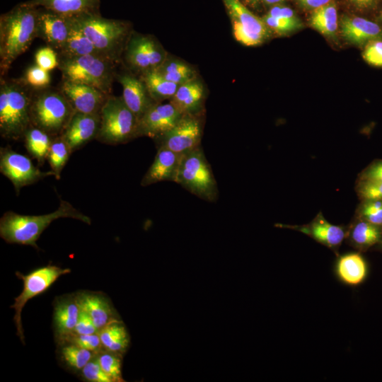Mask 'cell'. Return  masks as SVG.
<instances>
[{"label": "cell", "instance_id": "1", "mask_svg": "<svg viewBox=\"0 0 382 382\" xmlns=\"http://www.w3.org/2000/svg\"><path fill=\"white\" fill-rule=\"evenodd\" d=\"M38 7L28 1L0 16V72L4 76L13 62L37 37Z\"/></svg>", "mask_w": 382, "mask_h": 382}, {"label": "cell", "instance_id": "2", "mask_svg": "<svg viewBox=\"0 0 382 382\" xmlns=\"http://www.w3.org/2000/svg\"><path fill=\"white\" fill-rule=\"evenodd\" d=\"M72 218L88 225L89 216L79 212L69 202L60 199L57 210L42 215H23L8 211L0 219V236L8 243L30 245L39 249L36 242L42 232L54 220Z\"/></svg>", "mask_w": 382, "mask_h": 382}, {"label": "cell", "instance_id": "3", "mask_svg": "<svg viewBox=\"0 0 382 382\" xmlns=\"http://www.w3.org/2000/svg\"><path fill=\"white\" fill-rule=\"evenodd\" d=\"M33 88L23 77L0 78V134L8 140L23 139L31 125L30 108Z\"/></svg>", "mask_w": 382, "mask_h": 382}, {"label": "cell", "instance_id": "4", "mask_svg": "<svg viewBox=\"0 0 382 382\" xmlns=\"http://www.w3.org/2000/svg\"><path fill=\"white\" fill-rule=\"evenodd\" d=\"M75 23L106 57L118 64L133 31L128 21L103 18L100 13L73 17Z\"/></svg>", "mask_w": 382, "mask_h": 382}, {"label": "cell", "instance_id": "5", "mask_svg": "<svg viewBox=\"0 0 382 382\" xmlns=\"http://www.w3.org/2000/svg\"><path fill=\"white\" fill-rule=\"evenodd\" d=\"M117 63L102 56L58 57V69L64 81L84 84L111 95Z\"/></svg>", "mask_w": 382, "mask_h": 382}, {"label": "cell", "instance_id": "6", "mask_svg": "<svg viewBox=\"0 0 382 382\" xmlns=\"http://www.w3.org/2000/svg\"><path fill=\"white\" fill-rule=\"evenodd\" d=\"M74 112L59 88H33L30 108L32 125L52 137L59 136Z\"/></svg>", "mask_w": 382, "mask_h": 382}, {"label": "cell", "instance_id": "7", "mask_svg": "<svg viewBox=\"0 0 382 382\" xmlns=\"http://www.w3.org/2000/svg\"><path fill=\"white\" fill-rule=\"evenodd\" d=\"M100 115L97 141L108 145H118L138 137L139 120L122 96L110 95Z\"/></svg>", "mask_w": 382, "mask_h": 382}, {"label": "cell", "instance_id": "8", "mask_svg": "<svg viewBox=\"0 0 382 382\" xmlns=\"http://www.w3.org/2000/svg\"><path fill=\"white\" fill-rule=\"evenodd\" d=\"M175 183L206 201L218 198L217 184L201 146L182 154Z\"/></svg>", "mask_w": 382, "mask_h": 382}, {"label": "cell", "instance_id": "9", "mask_svg": "<svg viewBox=\"0 0 382 382\" xmlns=\"http://www.w3.org/2000/svg\"><path fill=\"white\" fill-rule=\"evenodd\" d=\"M168 55L155 36L133 30L124 48L121 63L133 74L141 76L156 71Z\"/></svg>", "mask_w": 382, "mask_h": 382}, {"label": "cell", "instance_id": "10", "mask_svg": "<svg viewBox=\"0 0 382 382\" xmlns=\"http://www.w3.org/2000/svg\"><path fill=\"white\" fill-rule=\"evenodd\" d=\"M71 270L62 269L57 265H47L37 268L27 274L16 272V276L23 280L22 292L14 299L10 308H13V321L17 329V335L25 345V337L21 323V312L26 303L31 299L45 292L62 275L69 274Z\"/></svg>", "mask_w": 382, "mask_h": 382}, {"label": "cell", "instance_id": "11", "mask_svg": "<svg viewBox=\"0 0 382 382\" xmlns=\"http://www.w3.org/2000/svg\"><path fill=\"white\" fill-rule=\"evenodd\" d=\"M231 18L235 39L246 46H257L271 36L262 18L253 14L240 0H223Z\"/></svg>", "mask_w": 382, "mask_h": 382}, {"label": "cell", "instance_id": "12", "mask_svg": "<svg viewBox=\"0 0 382 382\" xmlns=\"http://www.w3.org/2000/svg\"><path fill=\"white\" fill-rule=\"evenodd\" d=\"M204 112L184 114L169 131L154 139L157 149L165 148L180 154L190 152L201 146Z\"/></svg>", "mask_w": 382, "mask_h": 382}, {"label": "cell", "instance_id": "13", "mask_svg": "<svg viewBox=\"0 0 382 382\" xmlns=\"http://www.w3.org/2000/svg\"><path fill=\"white\" fill-rule=\"evenodd\" d=\"M0 172L11 181L17 194L22 187L54 175L51 170H40L28 157L8 146L0 148Z\"/></svg>", "mask_w": 382, "mask_h": 382}, {"label": "cell", "instance_id": "14", "mask_svg": "<svg viewBox=\"0 0 382 382\" xmlns=\"http://www.w3.org/2000/svg\"><path fill=\"white\" fill-rule=\"evenodd\" d=\"M278 227L292 229L302 233L316 242L330 249L337 257L339 249L345 241L347 226L330 223L321 212L308 224L302 225L276 224Z\"/></svg>", "mask_w": 382, "mask_h": 382}, {"label": "cell", "instance_id": "15", "mask_svg": "<svg viewBox=\"0 0 382 382\" xmlns=\"http://www.w3.org/2000/svg\"><path fill=\"white\" fill-rule=\"evenodd\" d=\"M184 115L170 101L154 104L139 120L138 137L153 139L172 129Z\"/></svg>", "mask_w": 382, "mask_h": 382}, {"label": "cell", "instance_id": "16", "mask_svg": "<svg viewBox=\"0 0 382 382\" xmlns=\"http://www.w3.org/2000/svg\"><path fill=\"white\" fill-rule=\"evenodd\" d=\"M122 87V98L128 108L137 116L139 121L156 103L141 79L125 66L117 71L115 76Z\"/></svg>", "mask_w": 382, "mask_h": 382}, {"label": "cell", "instance_id": "17", "mask_svg": "<svg viewBox=\"0 0 382 382\" xmlns=\"http://www.w3.org/2000/svg\"><path fill=\"white\" fill-rule=\"evenodd\" d=\"M72 24V18L38 7L37 37L58 53L64 45Z\"/></svg>", "mask_w": 382, "mask_h": 382}, {"label": "cell", "instance_id": "18", "mask_svg": "<svg viewBox=\"0 0 382 382\" xmlns=\"http://www.w3.org/2000/svg\"><path fill=\"white\" fill-rule=\"evenodd\" d=\"M100 122V113L87 114L75 112L60 136L73 153L91 140L96 139Z\"/></svg>", "mask_w": 382, "mask_h": 382}, {"label": "cell", "instance_id": "19", "mask_svg": "<svg viewBox=\"0 0 382 382\" xmlns=\"http://www.w3.org/2000/svg\"><path fill=\"white\" fill-rule=\"evenodd\" d=\"M59 88L75 112L82 113H100L110 96L89 86L64 81Z\"/></svg>", "mask_w": 382, "mask_h": 382}, {"label": "cell", "instance_id": "20", "mask_svg": "<svg viewBox=\"0 0 382 382\" xmlns=\"http://www.w3.org/2000/svg\"><path fill=\"white\" fill-rule=\"evenodd\" d=\"M75 295L81 310L91 317L98 331L112 322L121 320L111 300L105 294L79 291Z\"/></svg>", "mask_w": 382, "mask_h": 382}, {"label": "cell", "instance_id": "21", "mask_svg": "<svg viewBox=\"0 0 382 382\" xmlns=\"http://www.w3.org/2000/svg\"><path fill=\"white\" fill-rule=\"evenodd\" d=\"M53 305V330L59 345L74 332L81 308L75 294L57 296Z\"/></svg>", "mask_w": 382, "mask_h": 382}, {"label": "cell", "instance_id": "22", "mask_svg": "<svg viewBox=\"0 0 382 382\" xmlns=\"http://www.w3.org/2000/svg\"><path fill=\"white\" fill-rule=\"evenodd\" d=\"M382 238V226L354 216L347 225L345 241L359 253L372 250Z\"/></svg>", "mask_w": 382, "mask_h": 382}, {"label": "cell", "instance_id": "23", "mask_svg": "<svg viewBox=\"0 0 382 382\" xmlns=\"http://www.w3.org/2000/svg\"><path fill=\"white\" fill-rule=\"evenodd\" d=\"M157 149L152 164L141 179L143 187L161 181L175 180L182 154L165 148Z\"/></svg>", "mask_w": 382, "mask_h": 382}, {"label": "cell", "instance_id": "24", "mask_svg": "<svg viewBox=\"0 0 382 382\" xmlns=\"http://www.w3.org/2000/svg\"><path fill=\"white\" fill-rule=\"evenodd\" d=\"M340 32L346 40L356 45L382 39V27L379 24L358 16H343Z\"/></svg>", "mask_w": 382, "mask_h": 382}, {"label": "cell", "instance_id": "25", "mask_svg": "<svg viewBox=\"0 0 382 382\" xmlns=\"http://www.w3.org/2000/svg\"><path fill=\"white\" fill-rule=\"evenodd\" d=\"M204 87L197 78L180 85L169 101L184 114H200L204 112Z\"/></svg>", "mask_w": 382, "mask_h": 382}, {"label": "cell", "instance_id": "26", "mask_svg": "<svg viewBox=\"0 0 382 382\" xmlns=\"http://www.w3.org/2000/svg\"><path fill=\"white\" fill-rule=\"evenodd\" d=\"M361 253L354 252L337 256L335 271L342 283L355 286L366 278L368 265Z\"/></svg>", "mask_w": 382, "mask_h": 382}, {"label": "cell", "instance_id": "27", "mask_svg": "<svg viewBox=\"0 0 382 382\" xmlns=\"http://www.w3.org/2000/svg\"><path fill=\"white\" fill-rule=\"evenodd\" d=\"M31 4L66 17L100 13V0H29Z\"/></svg>", "mask_w": 382, "mask_h": 382}, {"label": "cell", "instance_id": "28", "mask_svg": "<svg viewBox=\"0 0 382 382\" xmlns=\"http://www.w3.org/2000/svg\"><path fill=\"white\" fill-rule=\"evenodd\" d=\"M83 55H96L106 57L96 47L72 18V24L69 36L64 45L57 53V56L72 57Z\"/></svg>", "mask_w": 382, "mask_h": 382}, {"label": "cell", "instance_id": "29", "mask_svg": "<svg viewBox=\"0 0 382 382\" xmlns=\"http://www.w3.org/2000/svg\"><path fill=\"white\" fill-rule=\"evenodd\" d=\"M98 335L103 349L121 356L128 349L130 337L122 320L105 325L98 331Z\"/></svg>", "mask_w": 382, "mask_h": 382}, {"label": "cell", "instance_id": "30", "mask_svg": "<svg viewBox=\"0 0 382 382\" xmlns=\"http://www.w3.org/2000/svg\"><path fill=\"white\" fill-rule=\"evenodd\" d=\"M156 71L178 86L198 78L197 72L192 66L169 54Z\"/></svg>", "mask_w": 382, "mask_h": 382}, {"label": "cell", "instance_id": "31", "mask_svg": "<svg viewBox=\"0 0 382 382\" xmlns=\"http://www.w3.org/2000/svg\"><path fill=\"white\" fill-rule=\"evenodd\" d=\"M310 25L322 35L334 37L337 30V7L333 2L312 11Z\"/></svg>", "mask_w": 382, "mask_h": 382}, {"label": "cell", "instance_id": "32", "mask_svg": "<svg viewBox=\"0 0 382 382\" xmlns=\"http://www.w3.org/2000/svg\"><path fill=\"white\" fill-rule=\"evenodd\" d=\"M53 137L32 125L24 135L25 149L40 165L44 164L47 159Z\"/></svg>", "mask_w": 382, "mask_h": 382}, {"label": "cell", "instance_id": "33", "mask_svg": "<svg viewBox=\"0 0 382 382\" xmlns=\"http://www.w3.org/2000/svg\"><path fill=\"white\" fill-rule=\"evenodd\" d=\"M58 347L60 361L64 366L75 372H80L97 354L69 342L59 344Z\"/></svg>", "mask_w": 382, "mask_h": 382}, {"label": "cell", "instance_id": "34", "mask_svg": "<svg viewBox=\"0 0 382 382\" xmlns=\"http://www.w3.org/2000/svg\"><path fill=\"white\" fill-rule=\"evenodd\" d=\"M144 81L151 98L156 103L165 100H170L174 96L178 85L160 75L156 71L149 72L141 76Z\"/></svg>", "mask_w": 382, "mask_h": 382}, {"label": "cell", "instance_id": "35", "mask_svg": "<svg viewBox=\"0 0 382 382\" xmlns=\"http://www.w3.org/2000/svg\"><path fill=\"white\" fill-rule=\"evenodd\" d=\"M71 152L62 137H54L51 143L47 161L54 176L59 180L61 173L66 164Z\"/></svg>", "mask_w": 382, "mask_h": 382}, {"label": "cell", "instance_id": "36", "mask_svg": "<svg viewBox=\"0 0 382 382\" xmlns=\"http://www.w3.org/2000/svg\"><path fill=\"white\" fill-rule=\"evenodd\" d=\"M98 363L112 382L124 381L122 374V356L105 349L96 354Z\"/></svg>", "mask_w": 382, "mask_h": 382}, {"label": "cell", "instance_id": "37", "mask_svg": "<svg viewBox=\"0 0 382 382\" xmlns=\"http://www.w3.org/2000/svg\"><path fill=\"white\" fill-rule=\"evenodd\" d=\"M354 216L382 226V200H361L356 208Z\"/></svg>", "mask_w": 382, "mask_h": 382}, {"label": "cell", "instance_id": "38", "mask_svg": "<svg viewBox=\"0 0 382 382\" xmlns=\"http://www.w3.org/2000/svg\"><path fill=\"white\" fill-rule=\"evenodd\" d=\"M355 192L361 200H382V180H357Z\"/></svg>", "mask_w": 382, "mask_h": 382}, {"label": "cell", "instance_id": "39", "mask_svg": "<svg viewBox=\"0 0 382 382\" xmlns=\"http://www.w3.org/2000/svg\"><path fill=\"white\" fill-rule=\"evenodd\" d=\"M64 342L74 344L96 354L103 349L98 332L93 334L82 335L72 333L66 337L62 343Z\"/></svg>", "mask_w": 382, "mask_h": 382}, {"label": "cell", "instance_id": "40", "mask_svg": "<svg viewBox=\"0 0 382 382\" xmlns=\"http://www.w3.org/2000/svg\"><path fill=\"white\" fill-rule=\"evenodd\" d=\"M23 78L33 88H42L49 86L51 80L49 71L37 64L29 66Z\"/></svg>", "mask_w": 382, "mask_h": 382}, {"label": "cell", "instance_id": "41", "mask_svg": "<svg viewBox=\"0 0 382 382\" xmlns=\"http://www.w3.org/2000/svg\"><path fill=\"white\" fill-rule=\"evenodd\" d=\"M81 378L88 382H112L98 363L96 356L80 371Z\"/></svg>", "mask_w": 382, "mask_h": 382}, {"label": "cell", "instance_id": "42", "mask_svg": "<svg viewBox=\"0 0 382 382\" xmlns=\"http://www.w3.org/2000/svg\"><path fill=\"white\" fill-rule=\"evenodd\" d=\"M35 59L37 65L48 71L58 66L57 53L48 46L40 48L35 53Z\"/></svg>", "mask_w": 382, "mask_h": 382}, {"label": "cell", "instance_id": "43", "mask_svg": "<svg viewBox=\"0 0 382 382\" xmlns=\"http://www.w3.org/2000/svg\"><path fill=\"white\" fill-rule=\"evenodd\" d=\"M364 60L371 65L382 66V39L368 42L362 53Z\"/></svg>", "mask_w": 382, "mask_h": 382}, {"label": "cell", "instance_id": "44", "mask_svg": "<svg viewBox=\"0 0 382 382\" xmlns=\"http://www.w3.org/2000/svg\"><path fill=\"white\" fill-rule=\"evenodd\" d=\"M262 19L272 32L279 35H285L301 28L292 23L270 16L267 13Z\"/></svg>", "mask_w": 382, "mask_h": 382}, {"label": "cell", "instance_id": "45", "mask_svg": "<svg viewBox=\"0 0 382 382\" xmlns=\"http://www.w3.org/2000/svg\"><path fill=\"white\" fill-rule=\"evenodd\" d=\"M268 15L279 18L290 23H292L299 27L302 26V23L297 18L291 8L282 5H274L268 11Z\"/></svg>", "mask_w": 382, "mask_h": 382}, {"label": "cell", "instance_id": "46", "mask_svg": "<svg viewBox=\"0 0 382 382\" xmlns=\"http://www.w3.org/2000/svg\"><path fill=\"white\" fill-rule=\"evenodd\" d=\"M357 180H382V159H375L364 168Z\"/></svg>", "mask_w": 382, "mask_h": 382}, {"label": "cell", "instance_id": "47", "mask_svg": "<svg viewBox=\"0 0 382 382\" xmlns=\"http://www.w3.org/2000/svg\"><path fill=\"white\" fill-rule=\"evenodd\" d=\"M98 332V330L91 317L86 313L81 310L79 317L73 333L82 335L93 334Z\"/></svg>", "mask_w": 382, "mask_h": 382}, {"label": "cell", "instance_id": "48", "mask_svg": "<svg viewBox=\"0 0 382 382\" xmlns=\"http://www.w3.org/2000/svg\"><path fill=\"white\" fill-rule=\"evenodd\" d=\"M379 0H349L350 3L359 11H369L376 8Z\"/></svg>", "mask_w": 382, "mask_h": 382}, {"label": "cell", "instance_id": "49", "mask_svg": "<svg viewBox=\"0 0 382 382\" xmlns=\"http://www.w3.org/2000/svg\"><path fill=\"white\" fill-rule=\"evenodd\" d=\"M297 2L306 9L312 11L331 2V0H296Z\"/></svg>", "mask_w": 382, "mask_h": 382}, {"label": "cell", "instance_id": "50", "mask_svg": "<svg viewBox=\"0 0 382 382\" xmlns=\"http://www.w3.org/2000/svg\"><path fill=\"white\" fill-rule=\"evenodd\" d=\"M263 3L267 5H277L284 0H261Z\"/></svg>", "mask_w": 382, "mask_h": 382}, {"label": "cell", "instance_id": "51", "mask_svg": "<svg viewBox=\"0 0 382 382\" xmlns=\"http://www.w3.org/2000/svg\"><path fill=\"white\" fill-rule=\"evenodd\" d=\"M242 3L246 4L248 5L255 6L258 2V0H240Z\"/></svg>", "mask_w": 382, "mask_h": 382}, {"label": "cell", "instance_id": "52", "mask_svg": "<svg viewBox=\"0 0 382 382\" xmlns=\"http://www.w3.org/2000/svg\"><path fill=\"white\" fill-rule=\"evenodd\" d=\"M371 250H375V251L382 253V238L380 241V242L376 246L373 248Z\"/></svg>", "mask_w": 382, "mask_h": 382}, {"label": "cell", "instance_id": "53", "mask_svg": "<svg viewBox=\"0 0 382 382\" xmlns=\"http://www.w3.org/2000/svg\"><path fill=\"white\" fill-rule=\"evenodd\" d=\"M378 19L380 21H382V12L381 13L380 16H378Z\"/></svg>", "mask_w": 382, "mask_h": 382}]
</instances>
